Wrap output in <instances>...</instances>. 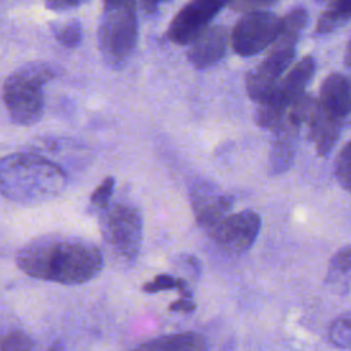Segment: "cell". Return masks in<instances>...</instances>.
<instances>
[{
  "label": "cell",
  "instance_id": "6da1fadb",
  "mask_svg": "<svg viewBox=\"0 0 351 351\" xmlns=\"http://www.w3.org/2000/svg\"><path fill=\"white\" fill-rule=\"evenodd\" d=\"M15 262L30 277L75 285L97 277L103 269L104 258L99 247L89 240L48 234L22 247Z\"/></svg>",
  "mask_w": 351,
  "mask_h": 351
},
{
  "label": "cell",
  "instance_id": "7a4b0ae2",
  "mask_svg": "<svg viewBox=\"0 0 351 351\" xmlns=\"http://www.w3.org/2000/svg\"><path fill=\"white\" fill-rule=\"evenodd\" d=\"M67 186L60 165L38 154H11L0 159V193L19 204H37L59 196Z\"/></svg>",
  "mask_w": 351,
  "mask_h": 351
},
{
  "label": "cell",
  "instance_id": "3957f363",
  "mask_svg": "<svg viewBox=\"0 0 351 351\" xmlns=\"http://www.w3.org/2000/svg\"><path fill=\"white\" fill-rule=\"evenodd\" d=\"M55 77V70L43 62L21 66L11 73L3 86V101L12 122L30 126L44 112V86Z\"/></svg>",
  "mask_w": 351,
  "mask_h": 351
},
{
  "label": "cell",
  "instance_id": "277c9868",
  "mask_svg": "<svg viewBox=\"0 0 351 351\" xmlns=\"http://www.w3.org/2000/svg\"><path fill=\"white\" fill-rule=\"evenodd\" d=\"M138 36L136 5L132 1H106L100 15L97 41L106 64L119 70L130 60Z\"/></svg>",
  "mask_w": 351,
  "mask_h": 351
},
{
  "label": "cell",
  "instance_id": "5b68a950",
  "mask_svg": "<svg viewBox=\"0 0 351 351\" xmlns=\"http://www.w3.org/2000/svg\"><path fill=\"white\" fill-rule=\"evenodd\" d=\"M100 228L107 245L119 258L134 261L143 239V217L137 207L123 203L103 210Z\"/></svg>",
  "mask_w": 351,
  "mask_h": 351
},
{
  "label": "cell",
  "instance_id": "8992f818",
  "mask_svg": "<svg viewBox=\"0 0 351 351\" xmlns=\"http://www.w3.org/2000/svg\"><path fill=\"white\" fill-rule=\"evenodd\" d=\"M281 18L271 11L245 12L232 32L233 51L241 56H254L274 44L280 32Z\"/></svg>",
  "mask_w": 351,
  "mask_h": 351
},
{
  "label": "cell",
  "instance_id": "52a82bcc",
  "mask_svg": "<svg viewBox=\"0 0 351 351\" xmlns=\"http://www.w3.org/2000/svg\"><path fill=\"white\" fill-rule=\"evenodd\" d=\"M223 5V1L215 0H196L186 3L170 22L167 38L181 45L193 43L207 29L210 21Z\"/></svg>",
  "mask_w": 351,
  "mask_h": 351
},
{
  "label": "cell",
  "instance_id": "ba28073f",
  "mask_svg": "<svg viewBox=\"0 0 351 351\" xmlns=\"http://www.w3.org/2000/svg\"><path fill=\"white\" fill-rule=\"evenodd\" d=\"M259 230V215L254 211L245 210L223 218L211 230V234L222 248L232 252H244L255 243Z\"/></svg>",
  "mask_w": 351,
  "mask_h": 351
},
{
  "label": "cell",
  "instance_id": "9c48e42d",
  "mask_svg": "<svg viewBox=\"0 0 351 351\" xmlns=\"http://www.w3.org/2000/svg\"><path fill=\"white\" fill-rule=\"evenodd\" d=\"M191 204L200 228L211 232L233 207V197L221 193L218 188L206 181L197 180L191 186Z\"/></svg>",
  "mask_w": 351,
  "mask_h": 351
},
{
  "label": "cell",
  "instance_id": "30bf717a",
  "mask_svg": "<svg viewBox=\"0 0 351 351\" xmlns=\"http://www.w3.org/2000/svg\"><path fill=\"white\" fill-rule=\"evenodd\" d=\"M317 107L344 125L351 114L350 80L340 73L329 74L321 85Z\"/></svg>",
  "mask_w": 351,
  "mask_h": 351
},
{
  "label": "cell",
  "instance_id": "8fae6325",
  "mask_svg": "<svg viewBox=\"0 0 351 351\" xmlns=\"http://www.w3.org/2000/svg\"><path fill=\"white\" fill-rule=\"evenodd\" d=\"M228 48V32L223 26L215 25L207 27L189 47L188 60L196 69H207L219 62Z\"/></svg>",
  "mask_w": 351,
  "mask_h": 351
},
{
  "label": "cell",
  "instance_id": "7c38bea8",
  "mask_svg": "<svg viewBox=\"0 0 351 351\" xmlns=\"http://www.w3.org/2000/svg\"><path fill=\"white\" fill-rule=\"evenodd\" d=\"M298 133L299 128L287 121L274 130V138L269 155L270 174H282L292 166L296 152Z\"/></svg>",
  "mask_w": 351,
  "mask_h": 351
},
{
  "label": "cell",
  "instance_id": "4fadbf2b",
  "mask_svg": "<svg viewBox=\"0 0 351 351\" xmlns=\"http://www.w3.org/2000/svg\"><path fill=\"white\" fill-rule=\"evenodd\" d=\"M341 128L343 123L321 111L315 101V107L308 119V137L315 144L318 155L326 156L332 151Z\"/></svg>",
  "mask_w": 351,
  "mask_h": 351
},
{
  "label": "cell",
  "instance_id": "5bb4252c",
  "mask_svg": "<svg viewBox=\"0 0 351 351\" xmlns=\"http://www.w3.org/2000/svg\"><path fill=\"white\" fill-rule=\"evenodd\" d=\"M314 73L315 60L313 56H306L291 69V71L281 82H278L277 92L281 99L288 104V107L293 100L304 93V88L313 78Z\"/></svg>",
  "mask_w": 351,
  "mask_h": 351
},
{
  "label": "cell",
  "instance_id": "9a60e30c",
  "mask_svg": "<svg viewBox=\"0 0 351 351\" xmlns=\"http://www.w3.org/2000/svg\"><path fill=\"white\" fill-rule=\"evenodd\" d=\"M133 351H207V341L199 333L185 332L149 340Z\"/></svg>",
  "mask_w": 351,
  "mask_h": 351
},
{
  "label": "cell",
  "instance_id": "2e32d148",
  "mask_svg": "<svg viewBox=\"0 0 351 351\" xmlns=\"http://www.w3.org/2000/svg\"><path fill=\"white\" fill-rule=\"evenodd\" d=\"M351 19V0L332 1L326 5L317 21L315 33L326 34L347 23Z\"/></svg>",
  "mask_w": 351,
  "mask_h": 351
},
{
  "label": "cell",
  "instance_id": "e0dca14e",
  "mask_svg": "<svg viewBox=\"0 0 351 351\" xmlns=\"http://www.w3.org/2000/svg\"><path fill=\"white\" fill-rule=\"evenodd\" d=\"M307 22H308V14L306 8L303 7L292 8L281 18L280 32L276 41L296 45L299 34L306 27Z\"/></svg>",
  "mask_w": 351,
  "mask_h": 351
},
{
  "label": "cell",
  "instance_id": "ac0fdd59",
  "mask_svg": "<svg viewBox=\"0 0 351 351\" xmlns=\"http://www.w3.org/2000/svg\"><path fill=\"white\" fill-rule=\"evenodd\" d=\"M351 273V245H346L340 248L332 258L326 282L335 285V289L337 291L339 287L346 289L347 285V277Z\"/></svg>",
  "mask_w": 351,
  "mask_h": 351
},
{
  "label": "cell",
  "instance_id": "d6986e66",
  "mask_svg": "<svg viewBox=\"0 0 351 351\" xmlns=\"http://www.w3.org/2000/svg\"><path fill=\"white\" fill-rule=\"evenodd\" d=\"M52 33L55 38L66 48H75L82 40V26L78 19H69L66 22H52Z\"/></svg>",
  "mask_w": 351,
  "mask_h": 351
},
{
  "label": "cell",
  "instance_id": "ffe728a7",
  "mask_svg": "<svg viewBox=\"0 0 351 351\" xmlns=\"http://www.w3.org/2000/svg\"><path fill=\"white\" fill-rule=\"evenodd\" d=\"M167 289H177L181 293V298L191 299L192 296L188 284L182 278H176L170 274H159L152 281L143 285V291L147 293H156Z\"/></svg>",
  "mask_w": 351,
  "mask_h": 351
},
{
  "label": "cell",
  "instance_id": "44dd1931",
  "mask_svg": "<svg viewBox=\"0 0 351 351\" xmlns=\"http://www.w3.org/2000/svg\"><path fill=\"white\" fill-rule=\"evenodd\" d=\"M329 340L340 348L351 347V310L340 314L329 328Z\"/></svg>",
  "mask_w": 351,
  "mask_h": 351
},
{
  "label": "cell",
  "instance_id": "7402d4cb",
  "mask_svg": "<svg viewBox=\"0 0 351 351\" xmlns=\"http://www.w3.org/2000/svg\"><path fill=\"white\" fill-rule=\"evenodd\" d=\"M335 177L351 193V140L341 148L335 165Z\"/></svg>",
  "mask_w": 351,
  "mask_h": 351
},
{
  "label": "cell",
  "instance_id": "603a6c76",
  "mask_svg": "<svg viewBox=\"0 0 351 351\" xmlns=\"http://www.w3.org/2000/svg\"><path fill=\"white\" fill-rule=\"evenodd\" d=\"M115 186V178L107 177L103 180V182L95 189V192L90 196V206L97 210H106L110 204L111 196L114 193Z\"/></svg>",
  "mask_w": 351,
  "mask_h": 351
},
{
  "label": "cell",
  "instance_id": "cb8c5ba5",
  "mask_svg": "<svg viewBox=\"0 0 351 351\" xmlns=\"http://www.w3.org/2000/svg\"><path fill=\"white\" fill-rule=\"evenodd\" d=\"M33 341L23 332H11L8 333L0 344V351H32Z\"/></svg>",
  "mask_w": 351,
  "mask_h": 351
},
{
  "label": "cell",
  "instance_id": "d4e9b609",
  "mask_svg": "<svg viewBox=\"0 0 351 351\" xmlns=\"http://www.w3.org/2000/svg\"><path fill=\"white\" fill-rule=\"evenodd\" d=\"M270 4H271L270 1H233V3H229V7L236 11L250 12V11L262 10L263 7H267Z\"/></svg>",
  "mask_w": 351,
  "mask_h": 351
},
{
  "label": "cell",
  "instance_id": "484cf974",
  "mask_svg": "<svg viewBox=\"0 0 351 351\" xmlns=\"http://www.w3.org/2000/svg\"><path fill=\"white\" fill-rule=\"evenodd\" d=\"M171 311H182V313H192L195 310V303L191 299L186 298H181L178 300H176L170 307Z\"/></svg>",
  "mask_w": 351,
  "mask_h": 351
},
{
  "label": "cell",
  "instance_id": "4316f807",
  "mask_svg": "<svg viewBox=\"0 0 351 351\" xmlns=\"http://www.w3.org/2000/svg\"><path fill=\"white\" fill-rule=\"evenodd\" d=\"M81 3L80 1H70V0H53V1H48L47 7L51 10H56V11H62V10H67V8H73V7H78Z\"/></svg>",
  "mask_w": 351,
  "mask_h": 351
},
{
  "label": "cell",
  "instance_id": "83f0119b",
  "mask_svg": "<svg viewBox=\"0 0 351 351\" xmlns=\"http://www.w3.org/2000/svg\"><path fill=\"white\" fill-rule=\"evenodd\" d=\"M344 63H346V66L351 67V38H350V41H348V44H347V48H346Z\"/></svg>",
  "mask_w": 351,
  "mask_h": 351
},
{
  "label": "cell",
  "instance_id": "f1b7e54d",
  "mask_svg": "<svg viewBox=\"0 0 351 351\" xmlns=\"http://www.w3.org/2000/svg\"><path fill=\"white\" fill-rule=\"evenodd\" d=\"M48 351H62V347L60 346H52Z\"/></svg>",
  "mask_w": 351,
  "mask_h": 351
},
{
  "label": "cell",
  "instance_id": "f546056e",
  "mask_svg": "<svg viewBox=\"0 0 351 351\" xmlns=\"http://www.w3.org/2000/svg\"><path fill=\"white\" fill-rule=\"evenodd\" d=\"M350 96H351V81H350ZM348 121H351V114H350V118H348Z\"/></svg>",
  "mask_w": 351,
  "mask_h": 351
}]
</instances>
